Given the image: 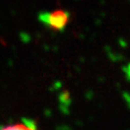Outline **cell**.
<instances>
[{
  "label": "cell",
  "instance_id": "obj_1",
  "mask_svg": "<svg viewBox=\"0 0 130 130\" xmlns=\"http://www.w3.org/2000/svg\"><path fill=\"white\" fill-rule=\"evenodd\" d=\"M39 19L49 29L54 31H62L69 24L70 13L63 9H55L49 12L41 13Z\"/></svg>",
  "mask_w": 130,
  "mask_h": 130
},
{
  "label": "cell",
  "instance_id": "obj_2",
  "mask_svg": "<svg viewBox=\"0 0 130 130\" xmlns=\"http://www.w3.org/2000/svg\"><path fill=\"white\" fill-rule=\"evenodd\" d=\"M0 130H38V128L31 122H17L13 124L5 125L0 128Z\"/></svg>",
  "mask_w": 130,
  "mask_h": 130
}]
</instances>
